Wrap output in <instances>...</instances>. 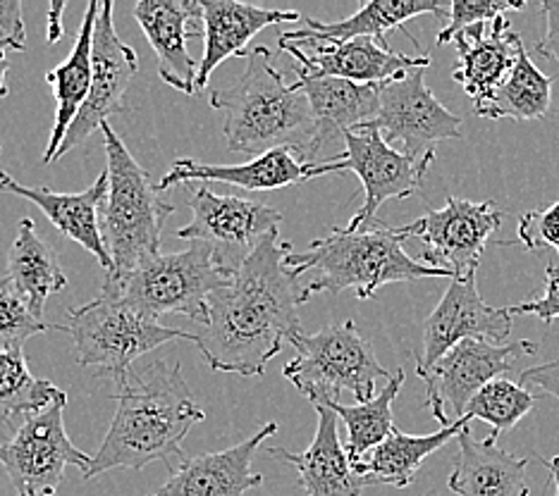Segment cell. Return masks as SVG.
I'll list each match as a JSON object with an SVG mask.
<instances>
[{"instance_id": "obj_1", "label": "cell", "mask_w": 559, "mask_h": 496, "mask_svg": "<svg viewBox=\"0 0 559 496\" xmlns=\"http://www.w3.org/2000/svg\"><path fill=\"white\" fill-rule=\"evenodd\" d=\"M292 244L265 239L230 285L211 294L194 343L215 373L259 377L297 335L299 305L311 299L301 275L285 263Z\"/></svg>"}, {"instance_id": "obj_2", "label": "cell", "mask_w": 559, "mask_h": 496, "mask_svg": "<svg viewBox=\"0 0 559 496\" xmlns=\"http://www.w3.org/2000/svg\"><path fill=\"white\" fill-rule=\"evenodd\" d=\"M116 385V415L82 477L94 480L116 468L144 470L156 461L170 470L180 468L187 458L185 437L206 420L182 375V365L160 359L139 371L132 367Z\"/></svg>"}, {"instance_id": "obj_3", "label": "cell", "mask_w": 559, "mask_h": 496, "mask_svg": "<svg viewBox=\"0 0 559 496\" xmlns=\"http://www.w3.org/2000/svg\"><path fill=\"white\" fill-rule=\"evenodd\" d=\"M247 70L227 88H213L211 106L225 112V144L230 153L259 158L277 148H292L311 158L316 120L307 94L285 80L265 46L251 48Z\"/></svg>"}, {"instance_id": "obj_4", "label": "cell", "mask_w": 559, "mask_h": 496, "mask_svg": "<svg viewBox=\"0 0 559 496\" xmlns=\"http://www.w3.org/2000/svg\"><path fill=\"white\" fill-rule=\"evenodd\" d=\"M287 267L304 275L316 273L307 285L311 297L328 291L342 294L354 289L361 301L371 299L380 287L397 282H416L426 277H450V273L414 261L404 249L400 227L373 220L357 232L333 227V232L316 239L304 251H287Z\"/></svg>"}, {"instance_id": "obj_5", "label": "cell", "mask_w": 559, "mask_h": 496, "mask_svg": "<svg viewBox=\"0 0 559 496\" xmlns=\"http://www.w3.org/2000/svg\"><path fill=\"white\" fill-rule=\"evenodd\" d=\"M100 132L108 158V198L100 210V234L112 258V273L106 277H122L160 256L163 227L175 208L127 150L110 122L100 124Z\"/></svg>"}, {"instance_id": "obj_6", "label": "cell", "mask_w": 559, "mask_h": 496, "mask_svg": "<svg viewBox=\"0 0 559 496\" xmlns=\"http://www.w3.org/2000/svg\"><path fill=\"white\" fill-rule=\"evenodd\" d=\"M233 277L209 244L189 241L180 253H160L122 277H106L104 289L158 323L163 315H185L203 325L211 294L230 285Z\"/></svg>"}, {"instance_id": "obj_7", "label": "cell", "mask_w": 559, "mask_h": 496, "mask_svg": "<svg viewBox=\"0 0 559 496\" xmlns=\"http://www.w3.org/2000/svg\"><path fill=\"white\" fill-rule=\"evenodd\" d=\"M289 343L297 355L283 367V377L313 406L337 401L342 391L366 403L376 397L378 382L392 377L354 320L333 323L316 335L301 332Z\"/></svg>"}, {"instance_id": "obj_8", "label": "cell", "mask_w": 559, "mask_h": 496, "mask_svg": "<svg viewBox=\"0 0 559 496\" xmlns=\"http://www.w3.org/2000/svg\"><path fill=\"white\" fill-rule=\"evenodd\" d=\"M68 317L74 359L84 367H98L100 377H122L136 359L163 343L194 341V335L160 325L106 289L94 301L70 309Z\"/></svg>"}, {"instance_id": "obj_9", "label": "cell", "mask_w": 559, "mask_h": 496, "mask_svg": "<svg viewBox=\"0 0 559 496\" xmlns=\"http://www.w3.org/2000/svg\"><path fill=\"white\" fill-rule=\"evenodd\" d=\"M345 153H335L323 162H311L307 182L323 174L354 172L364 184V206L345 227L347 232L371 225L376 210L390 198H409L424 189V180L436 160V153L412 158L400 148H392L373 124L357 126L342 136Z\"/></svg>"}, {"instance_id": "obj_10", "label": "cell", "mask_w": 559, "mask_h": 496, "mask_svg": "<svg viewBox=\"0 0 559 496\" xmlns=\"http://www.w3.org/2000/svg\"><path fill=\"white\" fill-rule=\"evenodd\" d=\"M68 399H62L24 418L12 437L0 444V465L17 496H56L68 465H78L84 473L92 463V456L80 451L68 437L62 420Z\"/></svg>"}, {"instance_id": "obj_11", "label": "cell", "mask_w": 559, "mask_h": 496, "mask_svg": "<svg viewBox=\"0 0 559 496\" xmlns=\"http://www.w3.org/2000/svg\"><path fill=\"white\" fill-rule=\"evenodd\" d=\"M504 222V213L492 201L474 203L448 196L440 210H430L412 225L400 227L406 239H418L421 263L464 279L478 273V265L490 237Z\"/></svg>"}, {"instance_id": "obj_12", "label": "cell", "mask_w": 559, "mask_h": 496, "mask_svg": "<svg viewBox=\"0 0 559 496\" xmlns=\"http://www.w3.org/2000/svg\"><path fill=\"white\" fill-rule=\"evenodd\" d=\"M538 343L528 339L516 343H490L466 339L442 355L428 371L416 375L426 385V406L442 427H450L466 415L468 403L488 382L514 371L521 355H533Z\"/></svg>"}, {"instance_id": "obj_13", "label": "cell", "mask_w": 559, "mask_h": 496, "mask_svg": "<svg viewBox=\"0 0 559 496\" xmlns=\"http://www.w3.org/2000/svg\"><path fill=\"white\" fill-rule=\"evenodd\" d=\"M192 222L175 229L177 239L203 241L230 273H237L265 239L277 234L285 215L239 196H218L211 186H197L189 196Z\"/></svg>"}, {"instance_id": "obj_14", "label": "cell", "mask_w": 559, "mask_h": 496, "mask_svg": "<svg viewBox=\"0 0 559 496\" xmlns=\"http://www.w3.org/2000/svg\"><path fill=\"white\" fill-rule=\"evenodd\" d=\"M280 50L295 60V70L307 76H333L354 84H388L412 70H426L430 53L404 56L383 48L373 38L323 41L307 27L285 32L277 38Z\"/></svg>"}, {"instance_id": "obj_15", "label": "cell", "mask_w": 559, "mask_h": 496, "mask_svg": "<svg viewBox=\"0 0 559 496\" xmlns=\"http://www.w3.org/2000/svg\"><path fill=\"white\" fill-rule=\"evenodd\" d=\"M385 142L412 158L436 153V144L462 136V118L444 108L424 80L412 70L380 86V110L371 122Z\"/></svg>"}, {"instance_id": "obj_16", "label": "cell", "mask_w": 559, "mask_h": 496, "mask_svg": "<svg viewBox=\"0 0 559 496\" xmlns=\"http://www.w3.org/2000/svg\"><path fill=\"white\" fill-rule=\"evenodd\" d=\"M92 92L78 120L62 142L56 162L82 146L100 124L108 122L110 114L124 110V92L132 84L139 70V58L132 46H127L118 36L116 20H112V3H100V12L94 32V53H92Z\"/></svg>"}, {"instance_id": "obj_17", "label": "cell", "mask_w": 559, "mask_h": 496, "mask_svg": "<svg viewBox=\"0 0 559 496\" xmlns=\"http://www.w3.org/2000/svg\"><path fill=\"white\" fill-rule=\"evenodd\" d=\"M510 335V309H492L483 301L476 287V275L452 279L436 311L424 323L421 351L416 353V373L428 371L444 353L466 339L504 343Z\"/></svg>"}, {"instance_id": "obj_18", "label": "cell", "mask_w": 559, "mask_h": 496, "mask_svg": "<svg viewBox=\"0 0 559 496\" xmlns=\"http://www.w3.org/2000/svg\"><path fill=\"white\" fill-rule=\"evenodd\" d=\"M134 20L158 58V76L175 92L194 96L199 65L189 56L187 38H203L201 0H139Z\"/></svg>"}, {"instance_id": "obj_19", "label": "cell", "mask_w": 559, "mask_h": 496, "mask_svg": "<svg viewBox=\"0 0 559 496\" xmlns=\"http://www.w3.org/2000/svg\"><path fill=\"white\" fill-rule=\"evenodd\" d=\"M0 194H15L32 201L62 237L92 253L106 275L112 273V258L100 234V210L108 198V172H100L98 180L80 194H60L46 186H24L0 170Z\"/></svg>"}, {"instance_id": "obj_20", "label": "cell", "mask_w": 559, "mask_h": 496, "mask_svg": "<svg viewBox=\"0 0 559 496\" xmlns=\"http://www.w3.org/2000/svg\"><path fill=\"white\" fill-rule=\"evenodd\" d=\"M275 432L277 423H269L233 449L185 458L168 482L148 496H245L263 485V475L253 473L251 461L261 444Z\"/></svg>"}, {"instance_id": "obj_21", "label": "cell", "mask_w": 559, "mask_h": 496, "mask_svg": "<svg viewBox=\"0 0 559 496\" xmlns=\"http://www.w3.org/2000/svg\"><path fill=\"white\" fill-rule=\"evenodd\" d=\"M454 46L460 62L452 72V80L464 88L474 106L488 100L495 88L510 76L516 60L526 53L524 41L510 27L507 17L495 20L490 29L486 24L464 29L454 38Z\"/></svg>"}, {"instance_id": "obj_22", "label": "cell", "mask_w": 559, "mask_h": 496, "mask_svg": "<svg viewBox=\"0 0 559 496\" xmlns=\"http://www.w3.org/2000/svg\"><path fill=\"white\" fill-rule=\"evenodd\" d=\"M203 5V58L199 62L197 88L209 86L213 70L227 58H245L247 44L261 29L283 22H301L297 10H273L235 0H201Z\"/></svg>"}, {"instance_id": "obj_23", "label": "cell", "mask_w": 559, "mask_h": 496, "mask_svg": "<svg viewBox=\"0 0 559 496\" xmlns=\"http://www.w3.org/2000/svg\"><path fill=\"white\" fill-rule=\"evenodd\" d=\"M292 76L307 94L316 120V142L309 165L330 142L357 126L371 124L378 118L380 86L383 84H354L347 80H333V76H307L295 68H292Z\"/></svg>"}, {"instance_id": "obj_24", "label": "cell", "mask_w": 559, "mask_h": 496, "mask_svg": "<svg viewBox=\"0 0 559 496\" xmlns=\"http://www.w3.org/2000/svg\"><path fill=\"white\" fill-rule=\"evenodd\" d=\"M319 427L307 451L269 449L275 461L297 468L299 485L307 496H361L364 480L354 470L337 432V413L330 406H316Z\"/></svg>"}, {"instance_id": "obj_25", "label": "cell", "mask_w": 559, "mask_h": 496, "mask_svg": "<svg viewBox=\"0 0 559 496\" xmlns=\"http://www.w3.org/2000/svg\"><path fill=\"white\" fill-rule=\"evenodd\" d=\"M460 453L448 480L456 496H528L526 465L531 458H521L498 447L492 439H474L464 427L456 437Z\"/></svg>"}, {"instance_id": "obj_26", "label": "cell", "mask_w": 559, "mask_h": 496, "mask_svg": "<svg viewBox=\"0 0 559 496\" xmlns=\"http://www.w3.org/2000/svg\"><path fill=\"white\" fill-rule=\"evenodd\" d=\"M307 172L309 162L297 160L295 150L277 148L239 165H209L192 158H177L156 186L158 191H168L185 182H223L245 191H275L307 182Z\"/></svg>"}, {"instance_id": "obj_27", "label": "cell", "mask_w": 559, "mask_h": 496, "mask_svg": "<svg viewBox=\"0 0 559 496\" xmlns=\"http://www.w3.org/2000/svg\"><path fill=\"white\" fill-rule=\"evenodd\" d=\"M100 12V3H88L78 38H74L72 50L62 65L46 72V82L53 86L56 98V120L50 130L48 146L44 150V162H56L58 150L66 142L70 126L82 112L88 92H92V53H94V32Z\"/></svg>"}, {"instance_id": "obj_28", "label": "cell", "mask_w": 559, "mask_h": 496, "mask_svg": "<svg viewBox=\"0 0 559 496\" xmlns=\"http://www.w3.org/2000/svg\"><path fill=\"white\" fill-rule=\"evenodd\" d=\"M418 15H438L448 20L450 3H444V0H371V3H366L364 8H359V12H354L352 17H345V20L321 22L316 17L304 15L301 22L304 27L319 38H323V41L373 38V41H380L383 48H390L385 36L392 29H404V24ZM412 44L418 48V41H414V38Z\"/></svg>"}, {"instance_id": "obj_29", "label": "cell", "mask_w": 559, "mask_h": 496, "mask_svg": "<svg viewBox=\"0 0 559 496\" xmlns=\"http://www.w3.org/2000/svg\"><path fill=\"white\" fill-rule=\"evenodd\" d=\"M3 282L15 289L39 317L44 315L46 301L68 289V275L62 273L53 249L36 232L32 218H22L17 225Z\"/></svg>"}, {"instance_id": "obj_30", "label": "cell", "mask_w": 559, "mask_h": 496, "mask_svg": "<svg viewBox=\"0 0 559 496\" xmlns=\"http://www.w3.org/2000/svg\"><path fill=\"white\" fill-rule=\"evenodd\" d=\"M472 420L462 418L460 423L450 427H440L433 435H406L402 430H392V435L380 444L378 449L368 453L366 461L354 465L357 475L364 480L366 487L390 485V487H409L416 480L424 461L442 449L450 439L460 437V432L468 427Z\"/></svg>"}, {"instance_id": "obj_31", "label": "cell", "mask_w": 559, "mask_h": 496, "mask_svg": "<svg viewBox=\"0 0 559 496\" xmlns=\"http://www.w3.org/2000/svg\"><path fill=\"white\" fill-rule=\"evenodd\" d=\"M552 76L543 74L528 53L516 60L510 76L495 88V94L474 106L476 114L488 120H502L510 118L516 122L526 120H540L548 114L552 104Z\"/></svg>"}, {"instance_id": "obj_32", "label": "cell", "mask_w": 559, "mask_h": 496, "mask_svg": "<svg viewBox=\"0 0 559 496\" xmlns=\"http://www.w3.org/2000/svg\"><path fill=\"white\" fill-rule=\"evenodd\" d=\"M404 385V371H397L392 375L385 387L371 401L357 403V406H342L337 401H328L321 406H330L342 418V423L347 427V456L352 465H359L366 461L368 453L378 449L383 444L392 430H395V418H392V401L397 399V394Z\"/></svg>"}, {"instance_id": "obj_33", "label": "cell", "mask_w": 559, "mask_h": 496, "mask_svg": "<svg viewBox=\"0 0 559 496\" xmlns=\"http://www.w3.org/2000/svg\"><path fill=\"white\" fill-rule=\"evenodd\" d=\"M62 399L68 394L53 382L32 375L22 349H0V415L8 423L41 413Z\"/></svg>"}, {"instance_id": "obj_34", "label": "cell", "mask_w": 559, "mask_h": 496, "mask_svg": "<svg viewBox=\"0 0 559 496\" xmlns=\"http://www.w3.org/2000/svg\"><path fill=\"white\" fill-rule=\"evenodd\" d=\"M536 401V394H531L524 385L498 377L488 382V385L476 394L472 403H468L464 418H478L483 423H488L492 427L488 439L498 441L500 435H504V432L512 430L521 418H526L531 413Z\"/></svg>"}, {"instance_id": "obj_35", "label": "cell", "mask_w": 559, "mask_h": 496, "mask_svg": "<svg viewBox=\"0 0 559 496\" xmlns=\"http://www.w3.org/2000/svg\"><path fill=\"white\" fill-rule=\"evenodd\" d=\"M53 325L44 323L15 289L0 279V349H22L34 335H44Z\"/></svg>"}, {"instance_id": "obj_36", "label": "cell", "mask_w": 559, "mask_h": 496, "mask_svg": "<svg viewBox=\"0 0 559 496\" xmlns=\"http://www.w3.org/2000/svg\"><path fill=\"white\" fill-rule=\"evenodd\" d=\"M526 10L524 0H452L448 24L438 32L436 44L444 46L454 41L464 29H472L476 24L495 22L504 17L507 12Z\"/></svg>"}, {"instance_id": "obj_37", "label": "cell", "mask_w": 559, "mask_h": 496, "mask_svg": "<svg viewBox=\"0 0 559 496\" xmlns=\"http://www.w3.org/2000/svg\"><path fill=\"white\" fill-rule=\"evenodd\" d=\"M519 244L526 251L550 246L559 253V201L545 210H531L519 218Z\"/></svg>"}, {"instance_id": "obj_38", "label": "cell", "mask_w": 559, "mask_h": 496, "mask_svg": "<svg viewBox=\"0 0 559 496\" xmlns=\"http://www.w3.org/2000/svg\"><path fill=\"white\" fill-rule=\"evenodd\" d=\"M510 313L512 317L536 315L545 325L559 320V267L555 263H548V267H545V294L533 301L510 305Z\"/></svg>"}, {"instance_id": "obj_39", "label": "cell", "mask_w": 559, "mask_h": 496, "mask_svg": "<svg viewBox=\"0 0 559 496\" xmlns=\"http://www.w3.org/2000/svg\"><path fill=\"white\" fill-rule=\"evenodd\" d=\"M521 385L526 389L536 387L538 391L548 394V397H555L559 401V361L528 367V371L521 373Z\"/></svg>"}, {"instance_id": "obj_40", "label": "cell", "mask_w": 559, "mask_h": 496, "mask_svg": "<svg viewBox=\"0 0 559 496\" xmlns=\"http://www.w3.org/2000/svg\"><path fill=\"white\" fill-rule=\"evenodd\" d=\"M0 32L10 41H15L20 50L27 48V29H24L20 0H0Z\"/></svg>"}, {"instance_id": "obj_41", "label": "cell", "mask_w": 559, "mask_h": 496, "mask_svg": "<svg viewBox=\"0 0 559 496\" xmlns=\"http://www.w3.org/2000/svg\"><path fill=\"white\" fill-rule=\"evenodd\" d=\"M540 12L548 20V32H545V38L536 44V50L552 62L559 65V0H543Z\"/></svg>"}, {"instance_id": "obj_42", "label": "cell", "mask_w": 559, "mask_h": 496, "mask_svg": "<svg viewBox=\"0 0 559 496\" xmlns=\"http://www.w3.org/2000/svg\"><path fill=\"white\" fill-rule=\"evenodd\" d=\"M66 3H53L48 8V29L46 38L48 44H60L62 36H66V27H62V15H66Z\"/></svg>"}, {"instance_id": "obj_43", "label": "cell", "mask_w": 559, "mask_h": 496, "mask_svg": "<svg viewBox=\"0 0 559 496\" xmlns=\"http://www.w3.org/2000/svg\"><path fill=\"white\" fill-rule=\"evenodd\" d=\"M8 50H20V46L10 38L0 36V98H5L10 94L8 88V70H10V60H8ZM22 53V50H20Z\"/></svg>"}, {"instance_id": "obj_44", "label": "cell", "mask_w": 559, "mask_h": 496, "mask_svg": "<svg viewBox=\"0 0 559 496\" xmlns=\"http://www.w3.org/2000/svg\"><path fill=\"white\" fill-rule=\"evenodd\" d=\"M538 461H540V458H538ZM540 463L550 470V480L555 485V496H559V456L550 458V461H540Z\"/></svg>"}, {"instance_id": "obj_45", "label": "cell", "mask_w": 559, "mask_h": 496, "mask_svg": "<svg viewBox=\"0 0 559 496\" xmlns=\"http://www.w3.org/2000/svg\"><path fill=\"white\" fill-rule=\"evenodd\" d=\"M0 423H3V425H8V427L12 425V423H8V420H5L3 415H0ZM3 441H5V439H3V437H0V444H3Z\"/></svg>"}, {"instance_id": "obj_46", "label": "cell", "mask_w": 559, "mask_h": 496, "mask_svg": "<svg viewBox=\"0 0 559 496\" xmlns=\"http://www.w3.org/2000/svg\"><path fill=\"white\" fill-rule=\"evenodd\" d=\"M0 150H3V146H0Z\"/></svg>"}]
</instances>
